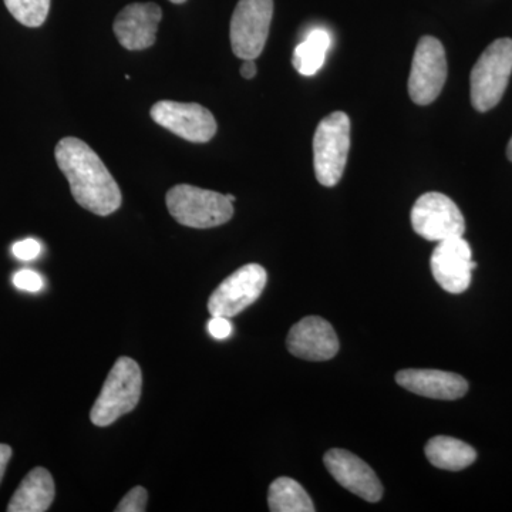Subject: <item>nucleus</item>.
<instances>
[{
	"label": "nucleus",
	"instance_id": "1",
	"mask_svg": "<svg viewBox=\"0 0 512 512\" xmlns=\"http://www.w3.org/2000/svg\"><path fill=\"white\" fill-rule=\"evenodd\" d=\"M55 157L80 207L101 217L119 210L123 201L119 184L96 151L83 140L62 138L56 146Z\"/></svg>",
	"mask_w": 512,
	"mask_h": 512
},
{
	"label": "nucleus",
	"instance_id": "2",
	"mask_svg": "<svg viewBox=\"0 0 512 512\" xmlns=\"http://www.w3.org/2000/svg\"><path fill=\"white\" fill-rule=\"evenodd\" d=\"M143 373L136 360L120 357L94 403L90 419L94 426L107 427L124 414L133 412L140 402Z\"/></svg>",
	"mask_w": 512,
	"mask_h": 512
},
{
	"label": "nucleus",
	"instance_id": "3",
	"mask_svg": "<svg viewBox=\"0 0 512 512\" xmlns=\"http://www.w3.org/2000/svg\"><path fill=\"white\" fill-rule=\"evenodd\" d=\"M167 208L178 224L207 229L227 224L234 215V204L227 195L194 185H175L167 192Z\"/></svg>",
	"mask_w": 512,
	"mask_h": 512
},
{
	"label": "nucleus",
	"instance_id": "4",
	"mask_svg": "<svg viewBox=\"0 0 512 512\" xmlns=\"http://www.w3.org/2000/svg\"><path fill=\"white\" fill-rule=\"evenodd\" d=\"M350 150V120L342 111L320 121L313 137V165L316 180L323 187H335L345 173Z\"/></svg>",
	"mask_w": 512,
	"mask_h": 512
},
{
	"label": "nucleus",
	"instance_id": "5",
	"mask_svg": "<svg viewBox=\"0 0 512 512\" xmlns=\"http://www.w3.org/2000/svg\"><path fill=\"white\" fill-rule=\"evenodd\" d=\"M512 73V40L498 39L484 50L471 72V103L474 109H494L501 99Z\"/></svg>",
	"mask_w": 512,
	"mask_h": 512
},
{
	"label": "nucleus",
	"instance_id": "6",
	"mask_svg": "<svg viewBox=\"0 0 512 512\" xmlns=\"http://www.w3.org/2000/svg\"><path fill=\"white\" fill-rule=\"evenodd\" d=\"M274 16V0H239L231 19V46L235 56L255 60L264 52Z\"/></svg>",
	"mask_w": 512,
	"mask_h": 512
},
{
	"label": "nucleus",
	"instance_id": "7",
	"mask_svg": "<svg viewBox=\"0 0 512 512\" xmlns=\"http://www.w3.org/2000/svg\"><path fill=\"white\" fill-rule=\"evenodd\" d=\"M412 225L421 238L431 242L463 237L466 221L456 202L440 192H427L416 201Z\"/></svg>",
	"mask_w": 512,
	"mask_h": 512
},
{
	"label": "nucleus",
	"instance_id": "8",
	"mask_svg": "<svg viewBox=\"0 0 512 512\" xmlns=\"http://www.w3.org/2000/svg\"><path fill=\"white\" fill-rule=\"evenodd\" d=\"M446 80V50L436 37H421L410 70V97L419 106H429L440 96Z\"/></svg>",
	"mask_w": 512,
	"mask_h": 512
},
{
	"label": "nucleus",
	"instance_id": "9",
	"mask_svg": "<svg viewBox=\"0 0 512 512\" xmlns=\"http://www.w3.org/2000/svg\"><path fill=\"white\" fill-rule=\"evenodd\" d=\"M266 271L258 264L242 266L212 292L208 311L212 316L234 318L258 301L266 285Z\"/></svg>",
	"mask_w": 512,
	"mask_h": 512
},
{
	"label": "nucleus",
	"instance_id": "10",
	"mask_svg": "<svg viewBox=\"0 0 512 512\" xmlns=\"http://www.w3.org/2000/svg\"><path fill=\"white\" fill-rule=\"evenodd\" d=\"M150 116L158 126L190 143H208L217 134L215 117L201 104L158 101L151 107Z\"/></svg>",
	"mask_w": 512,
	"mask_h": 512
},
{
	"label": "nucleus",
	"instance_id": "11",
	"mask_svg": "<svg viewBox=\"0 0 512 512\" xmlns=\"http://www.w3.org/2000/svg\"><path fill=\"white\" fill-rule=\"evenodd\" d=\"M431 274L448 293H463L470 288L471 272L477 268L473 252L463 237L439 242L430 259Z\"/></svg>",
	"mask_w": 512,
	"mask_h": 512
},
{
	"label": "nucleus",
	"instance_id": "12",
	"mask_svg": "<svg viewBox=\"0 0 512 512\" xmlns=\"http://www.w3.org/2000/svg\"><path fill=\"white\" fill-rule=\"evenodd\" d=\"M330 476L350 493L363 498L367 503L382 500L383 485L375 471L362 458L348 450L333 448L323 457Z\"/></svg>",
	"mask_w": 512,
	"mask_h": 512
},
{
	"label": "nucleus",
	"instance_id": "13",
	"mask_svg": "<svg viewBox=\"0 0 512 512\" xmlns=\"http://www.w3.org/2000/svg\"><path fill=\"white\" fill-rule=\"evenodd\" d=\"M286 346L299 359L325 362L338 355L339 339L328 320L308 316L289 330Z\"/></svg>",
	"mask_w": 512,
	"mask_h": 512
},
{
	"label": "nucleus",
	"instance_id": "14",
	"mask_svg": "<svg viewBox=\"0 0 512 512\" xmlns=\"http://www.w3.org/2000/svg\"><path fill=\"white\" fill-rule=\"evenodd\" d=\"M161 18L163 12L156 3H131L114 20V33L124 49H148L156 43Z\"/></svg>",
	"mask_w": 512,
	"mask_h": 512
},
{
	"label": "nucleus",
	"instance_id": "15",
	"mask_svg": "<svg viewBox=\"0 0 512 512\" xmlns=\"http://www.w3.org/2000/svg\"><path fill=\"white\" fill-rule=\"evenodd\" d=\"M396 382L417 396L436 400H458L466 396L468 390L464 377L443 370H402L397 373Z\"/></svg>",
	"mask_w": 512,
	"mask_h": 512
},
{
	"label": "nucleus",
	"instance_id": "16",
	"mask_svg": "<svg viewBox=\"0 0 512 512\" xmlns=\"http://www.w3.org/2000/svg\"><path fill=\"white\" fill-rule=\"evenodd\" d=\"M55 481L46 468L37 467L23 478L8 505L9 512H45L55 500Z\"/></svg>",
	"mask_w": 512,
	"mask_h": 512
},
{
	"label": "nucleus",
	"instance_id": "17",
	"mask_svg": "<svg viewBox=\"0 0 512 512\" xmlns=\"http://www.w3.org/2000/svg\"><path fill=\"white\" fill-rule=\"evenodd\" d=\"M426 457L431 466L447 471H461L476 461L477 453L464 441L453 437H433L426 444Z\"/></svg>",
	"mask_w": 512,
	"mask_h": 512
},
{
	"label": "nucleus",
	"instance_id": "18",
	"mask_svg": "<svg viewBox=\"0 0 512 512\" xmlns=\"http://www.w3.org/2000/svg\"><path fill=\"white\" fill-rule=\"evenodd\" d=\"M330 43L332 39L328 30H312L293 52L292 63L296 72L301 73L302 76H315L325 63Z\"/></svg>",
	"mask_w": 512,
	"mask_h": 512
},
{
	"label": "nucleus",
	"instance_id": "19",
	"mask_svg": "<svg viewBox=\"0 0 512 512\" xmlns=\"http://www.w3.org/2000/svg\"><path fill=\"white\" fill-rule=\"evenodd\" d=\"M269 510L272 512H313L311 497L298 481L281 477L269 487Z\"/></svg>",
	"mask_w": 512,
	"mask_h": 512
},
{
	"label": "nucleus",
	"instance_id": "20",
	"mask_svg": "<svg viewBox=\"0 0 512 512\" xmlns=\"http://www.w3.org/2000/svg\"><path fill=\"white\" fill-rule=\"evenodd\" d=\"M6 8L23 26L39 28L46 22L50 0H5Z\"/></svg>",
	"mask_w": 512,
	"mask_h": 512
},
{
	"label": "nucleus",
	"instance_id": "21",
	"mask_svg": "<svg viewBox=\"0 0 512 512\" xmlns=\"http://www.w3.org/2000/svg\"><path fill=\"white\" fill-rule=\"evenodd\" d=\"M148 493L146 488L134 487L117 505V512H144L147 510Z\"/></svg>",
	"mask_w": 512,
	"mask_h": 512
},
{
	"label": "nucleus",
	"instance_id": "22",
	"mask_svg": "<svg viewBox=\"0 0 512 512\" xmlns=\"http://www.w3.org/2000/svg\"><path fill=\"white\" fill-rule=\"evenodd\" d=\"M13 284L20 291L26 292H39L43 285H45L43 284L42 276L35 271H30V269L16 272L15 276H13Z\"/></svg>",
	"mask_w": 512,
	"mask_h": 512
},
{
	"label": "nucleus",
	"instance_id": "23",
	"mask_svg": "<svg viewBox=\"0 0 512 512\" xmlns=\"http://www.w3.org/2000/svg\"><path fill=\"white\" fill-rule=\"evenodd\" d=\"M12 252L20 261H33L42 252V245L33 238L23 239L13 245Z\"/></svg>",
	"mask_w": 512,
	"mask_h": 512
},
{
	"label": "nucleus",
	"instance_id": "24",
	"mask_svg": "<svg viewBox=\"0 0 512 512\" xmlns=\"http://www.w3.org/2000/svg\"><path fill=\"white\" fill-rule=\"evenodd\" d=\"M208 332L211 333L212 338L215 339H227L231 336L232 325L229 322V318L224 316H212L210 322H208Z\"/></svg>",
	"mask_w": 512,
	"mask_h": 512
},
{
	"label": "nucleus",
	"instance_id": "25",
	"mask_svg": "<svg viewBox=\"0 0 512 512\" xmlns=\"http://www.w3.org/2000/svg\"><path fill=\"white\" fill-rule=\"evenodd\" d=\"M10 458H12V448L6 446V444H0V483H2L3 476H5Z\"/></svg>",
	"mask_w": 512,
	"mask_h": 512
},
{
	"label": "nucleus",
	"instance_id": "26",
	"mask_svg": "<svg viewBox=\"0 0 512 512\" xmlns=\"http://www.w3.org/2000/svg\"><path fill=\"white\" fill-rule=\"evenodd\" d=\"M241 74L244 79L251 80L256 76V64L254 60H244L241 66Z\"/></svg>",
	"mask_w": 512,
	"mask_h": 512
},
{
	"label": "nucleus",
	"instance_id": "27",
	"mask_svg": "<svg viewBox=\"0 0 512 512\" xmlns=\"http://www.w3.org/2000/svg\"><path fill=\"white\" fill-rule=\"evenodd\" d=\"M507 156L512 161V138L510 140V144H508V147H507Z\"/></svg>",
	"mask_w": 512,
	"mask_h": 512
},
{
	"label": "nucleus",
	"instance_id": "28",
	"mask_svg": "<svg viewBox=\"0 0 512 512\" xmlns=\"http://www.w3.org/2000/svg\"><path fill=\"white\" fill-rule=\"evenodd\" d=\"M170 2L175 3V5H181V3H185L187 0H170Z\"/></svg>",
	"mask_w": 512,
	"mask_h": 512
},
{
	"label": "nucleus",
	"instance_id": "29",
	"mask_svg": "<svg viewBox=\"0 0 512 512\" xmlns=\"http://www.w3.org/2000/svg\"><path fill=\"white\" fill-rule=\"evenodd\" d=\"M227 197H228V200H229V201H231V202H232V204H234V202H235V197H234V195H227Z\"/></svg>",
	"mask_w": 512,
	"mask_h": 512
}]
</instances>
